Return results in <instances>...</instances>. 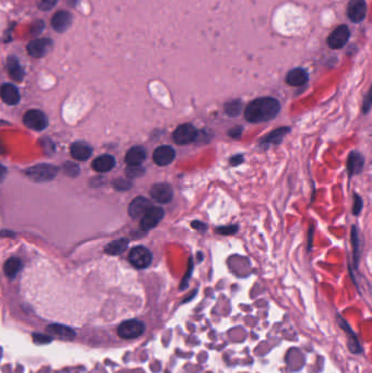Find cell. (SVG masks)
Wrapping results in <instances>:
<instances>
[{"mask_svg": "<svg viewBox=\"0 0 372 373\" xmlns=\"http://www.w3.org/2000/svg\"><path fill=\"white\" fill-rule=\"evenodd\" d=\"M281 110L280 102L270 96L259 98L250 102L245 108V118L251 123H261L273 120Z\"/></svg>", "mask_w": 372, "mask_h": 373, "instance_id": "1", "label": "cell"}, {"mask_svg": "<svg viewBox=\"0 0 372 373\" xmlns=\"http://www.w3.org/2000/svg\"><path fill=\"white\" fill-rule=\"evenodd\" d=\"M58 169L53 165L48 164H40L36 165L34 167H31L26 170V175L29 176L34 181L37 182H45L50 181L57 175Z\"/></svg>", "mask_w": 372, "mask_h": 373, "instance_id": "2", "label": "cell"}, {"mask_svg": "<svg viewBox=\"0 0 372 373\" xmlns=\"http://www.w3.org/2000/svg\"><path fill=\"white\" fill-rule=\"evenodd\" d=\"M144 324L139 320H128L122 322L118 327V335L123 340H133V338L139 337L144 332Z\"/></svg>", "mask_w": 372, "mask_h": 373, "instance_id": "3", "label": "cell"}, {"mask_svg": "<svg viewBox=\"0 0 372 373\" xmlns=\"http://www.w3.org/2000/svg\"><path fill=\"white\" fill-rule=\"evenodd\" d=\"M129 261L136 268H146L152 262V253L146 247L137 246L130 251Z\"/></svg>", "mask_w": 372, "mask_h": 373, "instance_id": "4", "label": "cell"}, {"mask_svg": "<svg viewBox=\"0 0 372 373\" xmlns=\"http://www.w3.org/2000/svg\"><path fill=\"white\" fill-rule=\"evenodd\" d=\"M23 122L27 128L35 131H42L46 129L48 121L46 115L40 112V110H29V112L24 114L23 117Z\"/></svg>", "mask_w": 372, "mask_h": 373, "instance_id": "5", "label": "cell"}, {"mask_svg": "<svg viewBox=\"0 0 372 373\" xmlns=\"http://www.w3.org/2000/svg\"><path fill=\"white\" fill-rule=\"evenodd\" d=\"M350 37V31L346 25H340L339 27L331 33V35L328 37L327 43L329 45V47L332 48V50H340V48L344 47Z\"/></svg>", "mask_w": 372, "mask_h": 373, "instance_id": "6", "label": "cell"}, {"mask_svg": "<svg viewBox=\"0 0 372 373\" xmlns=\"http://www.w3.org/2000/svg\"><path fill=\"white\" fill-rule=\"evenodd\" d=\"M165 215V212L162 207L152 206L148 210V212L141 217V229L144 231H148L152 228L156 227L158 223L161 222Z\"/></svg>", "mask_w": 372, "mask_h": 373, "instance_id": "7", "label": "cell"}, {"mask_svg": "<svg viewBox=\"0 0 372 373\" xmlns=\"http://www.w3.org/2000/svg\"><path fill=\"white\" fill-rule=\"evenodd\" d=\"M150 196L158 203L167 204L174 197L173 186L168 183H156L151 188Z\"/></svg>", "mask_w": 372, "mask_h": 373, "instance_id": "8", "label": "cell"}, {"mask_svg": "<svg viewBox=\"0 0 372 373\" xmlns=\"http://www.w3.org/2000/svg\"><path fill=\"white\" fill-rule=\"evenodd\" d=\"M198 136L197 129L190 123H183L179 126L174 132V140L178 144H189L194 142Z\"/></svg>", "mask_w": 372, "mask_h": 373, "instance_id": "9", "label": "cell"}, {"mask_svg": "<svg viewBox=\"0 0 372 373\" xmlns=\"http://www.w3.org/2000/svg\"><path fill=\"white\" fill-rule=\"evenodd\" d=\"M347 15L351 22L354 23L361 22L367 15L366 0H350V3L348 5Z\"/></svg>", "mask_w": 372, "mask_h": 373, "instance_id": "10", "label": "cell"}, {"mask_svg": "<svg viewBox=\"0 0 372 373\" xmlns=\"http://www.w3.org/2000/svg\"><path fill=\"white\" fill-rule=\"evenodd\" d=\"M176 157L175 150L169 145H161L153 152V161L158 166H167L174 162Z\"/></svg>", "mask_w": 372, "mask_h": 373, "instance_id": "11", "label": "cell"}, {"mask_svg": "<svg viewBox=\"0 0 372 373\" xmlns=\"http://www.w3.org/2000/svg\"><path fill=\"white\" fill-rule=\"evenodd\" d=\"M53 47V41L50 38H39L32 40L31 43L27 45V51L31 56L35 58H40L45 56L48 51Z\"/></svg>", "mask_w": 372, "mask_h": 373, "instance_id": "12", "label": "cell"}, {"mask_svg": "<svg viewBox=\"0 0 372 373\" xmlns=\"http://www.w3.org/2000/svg\"><path fill=\"white\" fill-rule=\"evenodd\" d=\"M152 207L150 200L144 197H137L129 205V215L132 218H140Z\"/></svg>", "mask_w": 372, "mask_h": 373, "instance_id": "13", "label": "cell"}, {"mask_svg": "<svg viewBox=\"0 0 372 373\" xmlns=\"http://www.w3.org/2000/svg\"><path fill=\"white\" fill-rule=\"evenodd\" d=\"M72 23V16L70 12L61 10L54 15L52 19L53 29L58 33L66 32Z\"/></svg>", "mask_w": 372, "mask_h": 373, "instance_id": "14", "label": "cell"}, {"mask_svg": "<svg viewBox=\"0 0 372 373\" xmlns=\"http://www.w3.org/2000/svg\"><path fill=\"white\" fill-rule=\"evenodd\" d=\"M309 80L308 72L302 68H296L289 71L286 75L287 84L291 86H301L306 84Z\"/></svg>", "mask_w": 372, "mask_h": 373, "instance_id": "15", "label": "cell"}, {"mask_svg": "<svg viewBox=\"0 0 372 373\" xmlns=\"http://www.w3.org/2000/svg\"><path fill=\"white\" fill-rule=\"evenodd\" d=\"M92 151L91 145L86 142H74L70 148L72 157L78 161H86L91 157Z\"/></svg>", "mask_w": 372, "mask_h": 373, "instance_id": "16", "label": "cell"}, {"mask_svg": "<svg viewBox=\"0 0 372 373\" xmlns=\"http://www.w3.org/2000/svg\"><path fill=\"white\" fill-rule=\"evenodd\" d=\"M0 96H2V100L8 105H16L20 101L18 88L15 85L9 84V83H6L0 87Z\"/></svg>", "mask_w": 372, "mask_h": 373, "instance_id": "17", "label": "cell"}, {"mask_svg": "<svg viewBox=\"0 0 372 373\" xmlns=\"http://www.w3.org/2000/svg\"><path fill=\"white\" fill-rule=\"evenodd\" d=\"M116 164L115 158L112 155H101L98 158H95L92 166L94 170L99 171V172H107L109 170H112L114 168V166Z\"/></svg>", "mask_w": 372, "mask_h": 373, "instance_id": "18", "label": "cell"}, {"mask_svg": "<svg viewBox=\"0 0 372 373\" xmlns=\"http://www.w3.org/2000/svg\"><path fill=\"white\" fill-rule=\"evenodd\" d=\"M147 157V151L144 150L142 147H133L128 151L126 155V163L128 166H134V165H141L142 162L146 160Z\"/></svg>", "mask_w": 372, "mask_h": 373, "instance_id": "19", "label": "cell"}, {"mask_svg": "<svg viewBox=\"0 0 372 373\" xmlns=\"http://www.w3.org/2000/svg\"><path fill=\"white\" fill-rule=\"evenodd\" d=\"M7 69H8V73L12 80L17 82H21L24 78V71L22 67L20 66V62L16 57H9L7 61Z\"/></svg>", "mask_w": 372, "mask_h": 373, "instance_id": "20", "label": "cell"}, {"mask_svg": "<svg viewBox=\"0 0 372 373\" xmlns=\"http://www.w3.org/2000/svg\"><path fill=\"white\" fill-rule=\"evenodd\" d=\"M47 331L55 336L68 341L72 340L75 336V332L72 329L61 325V324H51V325L47 327Z\"/></svg>", "mask_w": 372, "mask_h": 373, "instance_id": "21", "label": "cell"}, {"mask_svg": "<svg viewBox=\"0 0 372 373\" xmlns=\"http://www.w3.org/2000/svg\"><path fill=\"white\" fill-rule=\"evenodd\" d=\"M363 165H364L363 156L360 153H358V152H351L348 157V164H347L349 174L350 175L359 174L361 169L363 168Z\"/></svg>", "mask_w": 372, "mask_h": 373, "instance_id": "22", "label": "cell"}, {"mask_svg": "<svg viewBox=\"0 0 372 373\" xmlns=\"http://www.w3.org/2000/svg\"><path fill=\"white\" fill-rule=\"evenodd\" d=\"M22 268V262L18 258H11L5 263L4 266V271L5 274L8 276L9 278H13L16 277L17 274L21 271Z\"/></svg>", "mask_w": 372, "mask_h": 373, "instance_id": "23", "label": "cell"}, {"mask_svg": "<svg viewBox=\"0 0 372 373\" xmlns=\"http://www.w3.org/2000/svg\"><path fill=\"white\" fill-rule=\"evenodd\" d=\"M128 245H129L128 239L120 238L107 245L105 248V252L108 254H112V255L121 254L128 248Z\"/></svg>", "mask_w": 372, "mask_h": 373, "instance_id": "24", "label": "cell"}, {"mask_svg": "<svg viewBox=\"0 0 372 373\" xmlns=\"http://www.w3.org/2000/svg\"><path fill=\"white\" fill-rule=\"evenodd\" d=\"M291 131V129L289 128H280L277 130L273 131V132H271L270 134H268L267 136H265L264 139L261 141V144H265V145H268L271 143H278L282 141V139L286 135L287 132H289Z\"/></svg>", "mask_w": 372, "mask_h": 373, "instance_id": "25", "label": "cell"}, {"mask_svg": "<svg viewBox=\"0 0 372 373\" xmlns=\"http://www.w3.org/2000/svg\"><path fill=\"white\" fill-rule=\"evenodd\" d=\"M243 108V103L240 101H232L227 103L225 105V112L227 115L229 116H238Z\"/></svg>", "mask_w": 372, "mask_h": 373, "instance_id": "26", "label": "cell"}, {"mask_svg": "<svg viewBox=\"0 0 372 373\" xmlns=\"http://www.w3.org/2000/svg\"><path fill=\"white\" fill-rule=\"evenodd\" d=\"M144 172H146V170H144V168L141 165H134V166H128L127 170H126V175L128 178L132 179V178H139L143 176Z\"/></svg>", "mask_w": 372, "mask_h": 373, "instance_id": "27", "label": "cell"}, {"mask_svg": "<svg viewBox=\"0 0 372 373\" xmlns=\"http://www.w3.org/2000/svg\"><path fill=\"white\" fill-rule=\"evenodd\" d=\"M64 170L68 176L70 177H77L80 172V168L77 164L74 163H67L64 167Z\"/></svg>", "mask_w": 372, "mask_h": 373, "instance_id": "28", "label": "cell"}, {"mask_svg": "<svg viewBox=\"0 0 372 373\" xmlns=\"http://www.w3.org/2000/svg\"><path fill=\"white\" fill-rule=\"evenodd\" d=\"M131 181H129L128 179H117V180L114 182V186L116 189L118 190H128L131 188Z\"/></svg>", "mask_w": 372, "mask_h": 373, "instance_id": "29", "label": "cell"}, {"mask_svg": "<svg viewBox=\"0 0 372 373\" xmlns=\"http://www.w3.org/2000/svg\"><path fill=\"white\" fill-rule=\"evenodd\" d=\"M33 340L37 344H48L53 341V338L45 334H33Z\"/></svg>", "mask_w": 372, "mask_h": 373, "instance_id": "30", "label": "cell"}, {"mask_svg": "<svg viewBox=\"0 0 372 373\" xmlns=\"http://www.w3.org/2000/svg\"><path fill=\"white\" fill-rule=\"evenodd\" d=\"M56 3L57 0H38V7L40 10H51Z\"/></svg>", "mask_w": 372, "mask_h": 373, "instance_id": "31", "label": "cell"}, {"mask_svg": "<svg viewBox=\"0 0 372 373\" xmlns=\"http://www.w3.org/2000/svg\"><path fill=\"white\" fill-rule=\"evenodd\" d=\"M355 202H354V209H353V214L354 215H358V214L360 213V211L362 210V200L361 198L358 196V195H355Z\"/></svg>", "mask_w": 372, "mask_h": 373, "instance_id": "32", "label": "cell"}, {"mask_svg": "<svg viewBox=\"0 0 372 373\" xmlns=\"http://www.w3.org/2000/svg\"><path fill=\"white\" fill-rule=\"evenodd\" d=\"M238 229L237 226H227V227H219L217 228V232L218 234H222V235H231V234H235Z\"/></svg>", "mask_w": 372, "mask_h": 373, "instance_id": "33", "label": "cell"}, {"mask_svg": "<svg viewBox=\"0 0 372 373\" xmlns=\"http://www.w3.org/2000/svg\"><path fill=\"white\" fill-rule=\"evenodd\" d=\"M191 226L194 227L195 229L200 230V231H203V230H205V229H206V228H208V226H206L204 223H202V222H198V220H195V222L191 224Z\"/></svg>", "mask_w": 372, "mask_h": 373, "instance_id": "34", "label": "cell"}, {"mask_svg": "<svg viewBox=\"0 0 372 373\" xmlns=\"http://www.w3.org/2000/svg\"><path fill=\"white\" fill-rule=\"evenodd\" d=\"M241 133H243V128L237 126L235 128H232L230 131H229V135L232 136V137H238Z\"/></svg>", "mask_w": 372, "mask_h": 373, "instance_id": "35", "label": "cell"}, {"mask_svg": "<svg viewBox=\"0 0 372 373\" xmlns=\"http://www.w3.org/2000/svg\"><path fill=\"white\" fill-rule=\"evenodd\" d=\"M231 165H237V164H240L243 163V155H237V156H234L231 160Z\"/></svg>", "mask_w": 372, "mask_h": 373, "instance_id": "36", "label": "cell"}, {"mask_svg": "<svg viewBox=\"0 0 372 373\" xmlns=\"http://www.w3.org/2000/svg\"><path fill=\"white\" fill-rule=\"evenodd\" d=\"M6 174H7V170L5 169V167H3V166H0V181H2L3 179L5 178Z\"/></svg>", "mask_w": 372, "mask_h": 373, "instance_id": "37", "label": "cell"}]
</instances>
